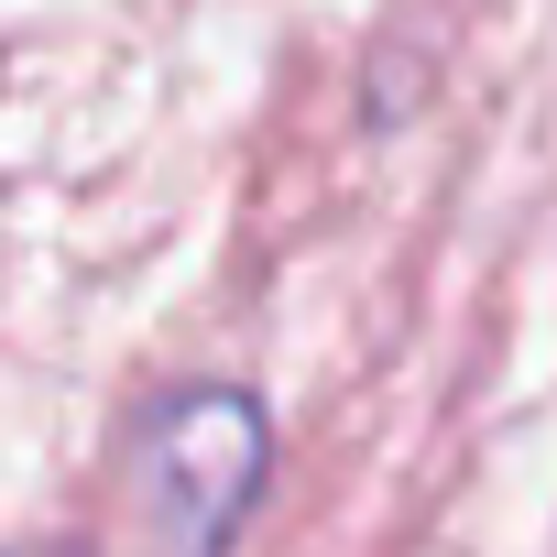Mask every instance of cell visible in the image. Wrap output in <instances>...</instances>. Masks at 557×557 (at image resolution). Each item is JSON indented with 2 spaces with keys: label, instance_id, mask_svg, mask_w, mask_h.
<instances>
[{
  "label": "cell",
  "instance_id": "obj_1",
  "mask_svg": "<svg viewBox=\"0 0 557 557\" xmlns=\"http://www.w3.org/2000/svg\"><path fill=\"white\" fill-rule=\"evenodd\" d=\"M262 470H273V426H262V405L240 383H175L132 426L143 524L175 535V546H230L251 524V503H262Z\"/></svg>",
  "mask_w": 557,
  "mask_h": 557
}]
</instances>
